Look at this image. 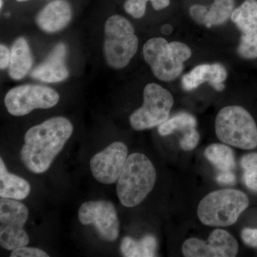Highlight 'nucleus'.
<instances>
[{
	"mask_svg": "<svg viewBox=\"0 0 257 257\" xmlns=\"http://www.w3.org/2000/svg\"><path fill=\"white\" fill-rule=\"evenodd\" d=\"M73 133V125L67 118L55 116L32 126L25 135L20 151L24 166L34 174L50 169Z\"/></svg>",
	"mask_w": 257,
	"mask_h": 257,
	"instance_id": "obj_1",
	"label": "nucleus"
},
{
	"mask_svg": "<svg viewBox=\"0 0 257 257\" xmlns=\"http://www.w3.org/2000/svg\"><path fill=\"white\" fill-rule=\"evenodd\" d=\"M157 180V172L150 159L142 153L128 157L116 184V194L126 207L138 206L152 192Z\"/></svg>",
	"mask_w": 257,
	"mask_h": 257,
	"instance_id": "obj_2",
	"label": "nucleus"
},
{
	"mask_svg": "<svg viewBox=\"0 0 257 257\" xmlns=\"http://www.w3.org/2000/svg\"><path fill=\"white\" fill-rule=\"evenodd\" d=\"M192 54L190 47L183 42H169L162 37L150 39L143 47L144 58L152 73L166 82L178 78Z\"/></svg>",
	"mask_w": 257,
	"mask_h": 257,
	"instance_id": "obj_3",
	"label": "nucleus"
},
{
	"mask_svg": "<svg viewBox=\"0 0 257 257\" xmlns=\"http://www.w3.org/2000/svg\"><path fill=\"white\" fill-rule=\"evenodd\" d=\"M248 204L247 196L241 191L221 189L203 198L198 206L197 215L204 225L224 227L234 224Z\"/></svg>",
	"mask_w": 257,
	"mask_h": 257,
	"instance_id": "obj_4",
	"label": "nucleus"
},
{
	"mask_svg": "<svg viewBox=\"0 0 257 257\" xmlns=\"http://www.w3.org/2000/svg\"><path fill=\"white\" fill-rule=\"evenodd\" d=\"M218 139L226 145L241 150L257 147V126L252 116L242 106H227L218 113L215 120Z\"/></svg>",
	"mask_w": 257,
	"mask_h": 257,
	"instance_id": "obj_5",
	"label": "nucleus"
},
{
	"mask_svg": "<svg viewBox=\"0 0 257 257\" xmlns=\"http://www.w3.org/2000/svg\"><path fill=\"white\" fill-rule=\"evenodd\" d=\"M139 41L135 28L120 15L107 19L104 25V54L106 63L116 69L124 68L136 55Z\"/></svg>",
	"mask_w": 257,
	"mask_h": 257,
	"instance_id": "obj_6",
	"label": "nucleus"
},
{
	"mask_svg": "<svg viewBox=\"0 0 257 257\" xmlns=\"http://www.w3.org/2000/svg\"><path fill=\"white\" fill-rule=\"evenodd\" d=\"M174 105L170 92L156 83H150L144 89V103L130 115V123L137 131L160 126L170 117Z\"/></svg>",
	"mask_w": 257,
	"mask_h": 257,
	"instance_id": "obj_7",
	"label": "nucleus"
},
{
	"mask_svg": "<svg viewBox=\"0 0 257 257\" xmlns=\"http://www.w3.org/2000/svg\"><path fill=\"white\" fill-rule=\"evenodd\" d=\"M29 217L28 207L16 199H0V244L7 250L27 246L30 241L25 230Z\"/></svg>",
	"mask_w": 257,
	"mask_h": 257,
	"instance_id": "obj_8",
	"label": "nucleus"
},
{
	"mask_svg": "<svg viewBox=\"0 0 257 257\" xmlns=\"http://www.w3.org/2000/svg\"><path fill=\"white\" fill-rule=\"evenodd\" d=\"M60 101L58 93L52 88L37 84H24L7 93L5 104L10 114L22 116L37 109H50Z\"/></svg>",
	"mask_w": 257,
	"mask_h": 257,
	"instance_id": "obj_9",
	"label": "nucleus"
},
{
	"mask_svg": "<svg viewBox=\"0 0 257 257\" xmlns=\"http://www.w3.org/2000/svg\"><path fill=\"white\" fill-rule=\"evenodd\" d=\"M79 220L83 225H94L101 237L114 241L119 234V221L116 208L106 200L83 203L78 211Z\"/></svg>",
	"mask_w": 257,
	"mask_h": 257,
	"instance_id": "obj_10",
	"label": "nucleus"
},
{
	"mask_svg": "<svg viewBox=\"0 0 257 257\" xmlns=\"http://www.w3.org/2000/svg\"><path fill=\"white\" fill-rule=\"evenodd\" d=\"M182 251L187 257H234L239 251V245L228 231L217 229L211 233L207 241L197 238L186 240Z\"/></svg>",
	"mask_w": 257,
	"mask_h": 257,
	"instance_id": "obj_11",
	"label": "nucleus"
},
{
	"mask_svg": "<svg viewBox=\"0 0 257 257\" xmlns=\"http://www.w3.org/2000/svg\"><path fill=\"white\" fill-rule=\"evenodd\" d=\"M128 158L127 147L114 142L91 159L89 167L93 177L104 184H114L119 179Z\"/></svg>",
	"mask_w": 257,
	"mask_h": 257,
	"instance_id": "obj_12",
	"label": "nucleus"
},
{
	"mask_svg": "<svg viewBox=\"0 0 257 257\" xmlns=\"http://www.w3.org/2000/svg\"><path fill=\"white\" fill-rule=\"evenodd\" d=\"M231 21L241 32L238 55L246 60L257 58V0H245L233 11Z\"/></svg>",
	"mask_w": 257,
	"mask_h": 257,
	"instance_id": "obj_13",
	"label": "nucleus"
},
{
	"mask_svg": "<svg viewBox=\"0 0 257 257\" xmlns=\"http://www.w3.org/2000/svg\"><path fill=\"white\" fill-rule=\"evenodd\" d=\"M226 78L227 72L222 64H199L188 73L184 74L182 78V86L184 90L192 91L203 83L208 82L215 90L221 92L224 89Z\"/></svg>",
	"mask_w": 257,
	"mask_h": 257,
	"instance_id": "obj_14",
	"label": "nucleus"
},
{
	"mask_svg": "<svg viewBox=\"0 0 257 257\" xmlns=\"http://www.w3.org/2000/svg\"><path fill=\"white\" fill-rule=\"evenodd\" d=\"M67 47L59 43L50 52L46 60L33 69L32 78L43 82L56 83L65 80L69 71L65 64Z\"/></svg>",
	"mask_w": 257,
	"mask_h": 257,
	"instance_id": "obj_15",
	"label": "nucleus"
},
{
	"mask_svg": "<svg viewBox=\"0 0 257 257\" xmlns=\"http://www.w3.org/2000/svg\"><path fill=\"white\" fill-rule=\"evenodd\" d=\"M72 18V9L67 0H52L36 17V23L42 31L55 33L65 28Z\"/></svg>",
	"mask_w": 257,
	"mask_h": 257,
	"instance_id": "obj_16",
	"label": "nucleus"
},
{
	"mask_svg": "<svg viewBox=\"0 0 257 257\" xmlns=\"http://www.w3.org/2000/svg\"><path fill=\"white\" fill-rule=\"evenodd\" d=\"M32 56L28 42L24 37H19L13 43L9 65L10 77L15 80L24 78L32 66Z\"/></svg>",
	"mask_w": 257,
	"mask_h": 257,
	"instance_id": "obj_17",
	"label": "nucleus"
},
{
	"mask_svg": "<svg viewBox=\"0 0 257 257\" xmlns=\"http://www.w3.org/2000/svg\"><path fill=\"white\" fill-rule=\"evenodd\" d=\"M30 191L31 186L28 181L10 173L3 158L0 159V197L23 200L28 197Z\"/></svg>",
	"mask_w": 257,
	"mask_h": 257,
	"instance_id": "obj_18",
	"label": "nucleus"
},
{
	"mask_svg": "<svg viewBox=\"0 0 257 257\" xmlns=\"http://www.w3.org/2000/svg\"><path fill=\"white\" fill-rule=\"evenodd\" d=\"M157 249V239L152 235H147L139 241L126 236L121 241V251L126 257L155 256Z\"/></svg>",
	"mask_w": 257,
	"mask_h": 257,
	"instance_id": "obj_19",
	"label": "nucleus"
},
{
	"mask_svg": "<svg viewBox=\"0 0 257 257\" xmlns=\"http://www.w3.org/2000/svg\"><path fill=\"white\" fill-rule=\"evenodd\" d=\"M234 5L235 0H214L210 6H207L204 26L209 28L226 23L231 18Z\"/></svg>",
	"mask_w": 257,
	"mask_h": 257,
	"instance_id": "obj_20",
	"label": "nucleus"
},
{
	"mask_svg": "<svg viewBox=\"0 0 257 257\" xmlns=\"http://www.w3.org/2000/svg\"><path fill=\"white\" fill-rule=\"evenodd\" d=\"M208 160L221 171H231L235 167L234 152L229 147L221 144L209 145L204 152Z\"/></svg>",
	"mask_w": 257,
	"mask_h": 257,
	"instance_id": "obj_21",
	"label": "nucleus"
},
{
	"mask_svg": "<svg viewBox=\"0 0 257 257\" xmlns=\"http://www.w3.org/2000/svg\"><path fill=\"white\" fill-rule=\"evenodd\" d=\"M197 121L193 115L187 112H181L169 118L159 126L158 132L161 136L172 135L176 131H187L196 128Z\"/></svg>",
	"mask_w": 257,
	"mask_h": 257,
	"instance_id": "obj_22",
	"label": "nucleus"
},
{
	"mask_svg": "<svg viewBox=\"0 0 257 257\" xmlns=\"http://www.w3.org/2000/svg\"><path fill=\"white\" fill-rule=\"evenodd\" d=\"M150 2L154 10L160 11L170 6V0H126L124 9L127 14L134 18H143L146 13L147 3Z\"/></svg>",
	"mask_w": 257,
	"mask_h": 257,
	"instance_id": "obj_23",
	"label": "nucleus"
},
{
	"mask_svg": "<svg viewBox=\"0 0 257 257\" xmlns=\"http://www.w3.org/2000/svg\"><path fill=\"white\" fill-rule=\"evenodd\" d=\"M243 170V180L246 187L257 192V153L252 152L244 155L241 160Z\"/></svg>",
	"mask_w": 257,
	"mask_h": 257,
	"instance_id": "obj_24",
	"label": "nucleus"
},
{
	"mask_svg": "<svg viewBox=\"0 0 257 257\" xmlns=\"http://www.w3.org/2000/svg\"><path fill=\"white\" fill-rule=\"evenodd\" d=\"M199 135L196 128H190L186 131L180 141V146L185 151H191L197 146L199 143Z\"/></svg>",
	"mask_w": 257,
	"mask_h": 257,
	"instance_id": "obj_25",
	"label": "nucleus"
},
{
	"mask_svg": "<svg viewBox=\"0 0 257 257\" xmlns=\"http://www.w3.org/2000/svg\"><path fill=\"white\" fill-rule=\"evenodd\" d=\"M11 257H48L50 255L44 251L43 250L38 248L23 247L18 248L13 250Z\"/></svg>",
	"mask_w": 257,
	"mask_h": 257,
	"instance_id": "obj_26",
	"label": "nucleus"
},
{
	"mask_svg": "<svg viewBox=\"0 0 257 257\" xmlns=\"http://www.w3.org/2000/svg\"><path fill=\"white\" fill-rule=\"evenodd\" d=\"M207 10V6L202 5H194L189 9V15L194 22L199 25H204Z\"/></svg>",
	"mask_w": 257,
	"mask_h": 257,
	"instance_id": "obj_27",
	"label": "nucleus"
},
{
	"mask_svg": "<svg viewBox=\"0 0 257 257\" xmlns=\"http://www.w3.org/2000/svg\"><path fill=\"white\" fill-rule=\"evenodd\" d=\"M241 239L243 242L253 248H257V229L246 228L241 231Z\"/></svg>",
	"mask_w": 257,
	"mask_h": 257,
	"instance_id": "obj_28",
	"label": "nucleus"
},
{
	"mask_svg": "<svg viewBox=\"0 0 257 257\" xmlns=\"http://www.w3.org/2000/svg\"><path fill=\"white\" fill-rule=\"evenodd\" d=\"M216 181L223 185H232L236 182V177L231 171H221L216 177Z\"/></svg>",
	"mask_w": 257,
	"mask_h": 257,
	"instance_id": "obj_29",
	"label": "nucleus"
},
{
	"mask_svg": "<svg viewBox=\"0 0 257 257\" xmlns=\"http://www.w3.org/2000/svg\"><path fill=\"white\" fill-rule=\"evenodd\" d=\"M11 51L5 45H0V68L2 70L9 67Z\"/></svg>",
	"mask_w": 257,
	"mask_h": 257,
	"instance_id": "obj_30",
	"label": "nucleus"
},
{
	"mask_svg": "<svg viewBox=\"0 0 257 257\" xmlns=\"http://www.w3.org/2000/svg\"><path fill=\"white\" fill-rule=\"evenodd\" d=\"M0 4H1V6H0V8H3V5H4V3H3V0H0Z\"/></svg>",
	"mask_w": 257,
	"mask_h": 257,
	"instance_id": "obj_31",
	"label": "nucleus"
},
{
	"mask_svg": "<svg viewBox=\"0 0 257 257\" xmlns=\"http://www.w3.org/2000/svg\"><path fill=\"white\" fill-rule=\"evenodd\" d=\"M19 3H24V2L30 1V0H17Z\"/></svg>",
	"mask_w": 257,
	"mask_h": 257,
	"instance_id": "obj_32",
	"label": "nucleus"
}]
</instances>
